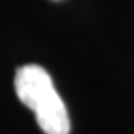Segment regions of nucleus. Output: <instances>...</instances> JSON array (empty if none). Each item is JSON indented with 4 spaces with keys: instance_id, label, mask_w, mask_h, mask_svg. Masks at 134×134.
<instances>
[{
    "instance_id": "f257e3e1",
    "label": "nucleus",
    "mask_w": 134,
    "mask_h": 134,
    "mask_svg": "<svg viewBox=\"0 0 134 134\" xmlns=\"http://www.w3.org/2000/svg\"><path fill=\"white\" fill-rule=\"evenodd\" d=\"M14 85L19 101L33 112L40 103L57 92L52 77L42 66L37 64L19 67L15 73Z\"/></svg>"
},
{
    "instance_id": "f03ea898",
    "label": "nucleus",
    "mask_w": 134,
    "mask_h": 134,
    "mask_svg": "<svg viewBox=\"0 0 134 134\" xmlns=\"http://www.w3.org/2000/svg\"><path fill=\"white\" fill-rule=\"evenodd\" d=\"M37 125L45 134H69L70 133V118L66 104L58 92L40 103L34 110Z\"/></svg>"
}]
</instances>
